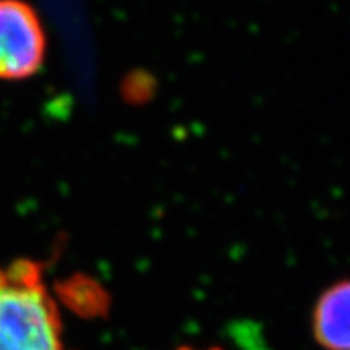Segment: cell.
Wrapping results in <instances>:
<instances>
[{"instance_id":"obj_3","label":"cell","mask_w":350,"mask_h":350,"mask_svg":"<svg viewBox=\"0 0 350 350\" xmlns=\"http://www.w3.org/2000/svg\"><path fill=\"white\" fill-rule=\"evenodd\" d=\"M312 326L323 349L350 350V279L323 292L314 305Z\"/></svg>"},{"instance_id":"obj_1","label":"cell","mask_w":350,"mask_h":350,"mask_svg":"<svg viewBox=\"0 0 350 350\" xmlns=\"http://www.w3.org/2000/svg\"><path fill=\"white\" fill-rule=\"evenodd\" d=\"M0 350H64L62 323L41 266H0Z\"/></svg>"},{"instance_id":"obj_2","label":"cell","mask_w":350,"mask_h":350,"mask_svg":"<svg viewBox=\"0 0 350 350\" xmlns=\"http://www.w3.org/2000/svg\"><path fill=\"white\" fill-rule=\"evenodd\" d=\"M47 41L38 12L23 0H0V80L36 75Z\"/></svg>"},{"instance_id":"obj_4","label":"cell","mask_w":350,"mask_h":350,"mask_svg":"<svg viewBox=\"0 0 350 350\" xmlns=\"http://www.w3.org/2000/svg\"><path fill=\"white\" fill-rule=\"evenodd\" d=\"M178 350H198V349H190V347H182ZM204 350H221V349H204Z\"/></svg>"}]
</instances>
